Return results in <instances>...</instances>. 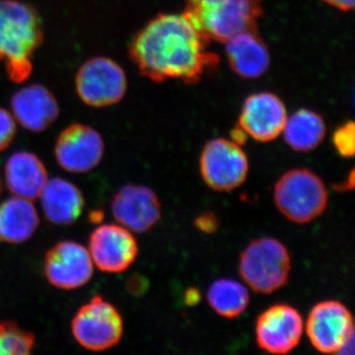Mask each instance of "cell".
Here are the masks:
<instances>
[{
  "mask_svg": "<svg viewBox=\"0 0 355 355\" xmlns=\"http://www.w3.org/2000/svg\"><path fill=\"white\" fill-rule=\"evenodd\" d=\"M112 214L116 222L135 233H146L159 223L162 205L155 191L141 184H128L114 196Z\"/></svg>",
  "mask_w": 355,
  "mask_h": 355,
  "instance_id": "obj_14",
  "label": "cell"
},
{
  "mask_svg": "<svg viewBox=\"0 0 355 355\" xmlns=\"http://www.w3.org/2000/svg\"><path fill=\"white\" fill-rule=\"evenodd\" d=\"M16 121L13 114L0 107V153L6 150L15 139Z\"/></svg>",
  "mask_w": 355,
  "mask_h": 355,
  "instance_id": "obj_25",
  "label": "cell"
},
{
  "mask_svg": "<svg viewBox=\"0 0 355 355\" xmlns=\"http://www.w3.org/2000/svg\"><path fill=\"white\" fill-rule=\"evenodd\" d=\"M44 270L51 286L73 291L90 282L94 266L88 249L77 242L62 241L46 252Z\"/></svg>",
  "mask_w": 355,
  "mask_h": 355,
  "instance_id": "obj_13",
  "label": "cell"
},
{
  "mask_svg": "<svg viewBox=\"0 0 355 355\" xmlns=\"http://www.w3.org/2000/svg\"><path fill=\"white\" fill-rule=\"evenodd\" d=\"M184 13H160L133 37L128 55L139 73L156 83H198L218 67V55Z\"/></svg>",
  "mask_w": 355,
  "mask_h": 355,
  "instance_id": "obj_1",
  "label": "cell"
},
{
  "mask_svg": "<svg viewBox=\"0 0 355 355\" xmlns=\"http://www.w3.org/2000/svg\"><path fill=\"white\" fill-rule=\"evenodd\" d=\"M38 211L31 200L15 197L0 205V241L21 244L29 240L39 227Z\"/></svg>",
  "mask_w": 355,
  "mask_h": 355,
  "instance_id": "obj_20",
  "label": "cell"
},
{
  "mask_svg": "<svg viewBox=\"0 0 355 355\" xmlns=\"http://www.w3.org/2000/svg\"><path fill=\"white\" fill-rule=\"evenodd\" d=\"M230 135V139L232 140L233 142H235V144H237L238 146L242 147L244 144H246L248 137H249L247 133L245 132V130L238 125L231 130Z\"/></svg>",
  "mask_w": 355,
  "mask_h": 355,
  "instance_id": "obj_29",
  "label": "cell"
},
{
  "mask_svg": "<svg viewBox=\"0 0 355 355\" xmlns=\"http://www.w3.org/2000/svg\"><path fill=\"white\" fill-rule=\"evenodd\" d=\"M88 251L100 270L120 273L137 260L139 244L132 231L120 224H104L91 233Z\"/></svg>",
  "mask_w": 355,
  "mask_h": 355,
  "instance_id": "obj_12",
  "label": "cell"
},
{
  "mask_svg": "<svg viewBox=\"0 0 355 355\" xmlns=\"http://www.w3.org/2000/svg\"><path fill=\"white\" fill-rule=\"evenodd\" d=\"M43 43L38 11L19 0H0V62L9 80L20 84L31 76L33 58Z\"/></svg>",
  "mask_w": 355,
  "mask_h": 355,
  "instance_id": "obj_2",
  "label": "cell"
},
{
  "mask_svg": "<svg viewBox=\"0 0 355 355\" xmlns=\"http://www.w3.org/2000/svg\"><path fill=\"white\" fill-rule=\"evenodd\" d=\"M198 164L205 184L221 193L241 187L249 174V159L242 146L224 137L209 140L205 144Z\"/></svg>",
  "mask_w": 355,
  "mask_h": 355,
  "instance_id": "obj_8",
  "label": "cell"
},
{
  "mask_svg": "<svg viewBox=\"0 0 355 355\" xmlns=\"http://www.w3.org/2000/svg\"><path fill=\"white\" fill-rule=\"evenodd\" d=\"M323 1L328 6L338 9V10L345 11V12L354 8L355 0H323Z\"/></svg>",
  "mask_w": 355,
  "mask_h": 355,
  "instance_id": "obj_28",
  "label": "cell"
},
{
  "mask_svg": "<svg viewBox=\"0 0 355 355\" xmlns=\"http://www.w3.org/2000/svg\"><path fill=\"white\" fill-rule=\"evenodd\" d=\"M238 272L244 284L256 293L272 294L288 282L291 253L275 238H257L240 254Z\"/></svg>",
  "mask_w": 355,
  "mask_h": 355,
  "instance_id": "obj_4",
  "label": "cell"
},
{
  "mask_svg": "<svg viewBox=\"0 0 355 355\" xmlns=\"http://www.w3.org/2000/svg\"><path fill=\"white\" fill-rule=\"evenodd\" d=\"M7 189L15 197L36 200L48 181V172L36 154L18 151L7 160L6 168Z\"/></svg>",
  "mask_w": 355,
  "mask_h": 355,
  "instance_id": "obj_19",
  "label": "cell"
},
{
  "mask_svg": "<svg viewBox=\"0 0 355 355\" xmlns=\"http://www.w3.org/2000/svg\"><path fill=\"white\" fill-rule=\"evenodd\" d=\"M224 44L229 65L241 78H260L270 69V50L257 28L239 33Z\"/></svg>",
  "mask_w": 355,
  "mask_h": 355,
  "instance_id": "obj_17",
  "label": "cell"
},
{
  "mask_svg": "<svg viewBox=\"0 0 355 355\" xmlns=\"http://www.w3.org/2000/svg\"><path fill=\"white\" fill-rule=\"evenodd\" d=\"M184 14L205 39L224 44L256 29L263 4L261 0H186Z\"/></svg>",
  "mask_w": 355,
  "mask_h": 355,
  "instance_id": "obj_3",
  "label": "cell"
},
{
  "mask_svg": "<svg viewBox=\"0 0 355 355\" xmlns=\"http://www.w3.org/2000/svg\"><path fill=\"white\" fill-rule=\"evenodd\" d=\"M187 304L188 305H196L200 302V293L198 289L190 288L186 292V297H184Z\"/></svg>",
  "mask_w": 355,
  "mask_h": 355,
  "instance_id": "obj_30",
  "label": "cell"
},
{
  "mask_svg": "<svg viewBox=\"0 0 355 355\" xmlns=\"http://www.w3.org/2000/svg\"><path fill=\"white\" fill-rule=\"evenodd\" d=\"M336 150L343 158L354 157L355 150V127L354 121L340 125L333 135Z\"/></svg>",
  "mask_w": 355,
  "mask_h": 355,
  "instance_id": "obj_24",
  "label": "cell"
},
{
  "mask_svg": "<svg viewBox=\"0 0 355 355\" xmlns=\"http://www.w3.org/2000/svg\"><path fill=\"white\" fill-rule=\"evenodd\" d=\"M195 225L202 232L212 234L218 230L219 220L216 214L212 212H205L196 218Z\"/></svg>",
  "mask_w": 355,
  "mask_h": 355,
  "instance_id": "obj_26",
  "label": "cell"
},
{
  "mask_svg": "<svg viewBox=\"0 0 355 355\" xmlns=\"http://www.w3.org/2000/svg\"><path fill=\"white\" fill-rule=\"evenodd\" d=\"M44 216L57 225H70L83 214L85 200L76 184L62 178L48 180L40 193Z\"/></svg>",
  "mask_w": 355,
  "mask_h": 355,
  "instance_id": "obj_18",
  "label": "cell"
},
{
  "mask_svg": "<svg viewBox=\"0 0 355 355\" xmlns=\"http://www.w3.org/2000/svg\"><path fill=\"white\" fill-rule=\"evenodd\" d=\"M35 336L15 322H0V355H27L32 352Z\"/></svg>",
  "mask_w": 355,
  "mask_h": 355,
  "instance_id": "obj_23",
  "label": "cell"
},
{
  "mask_svg": "<svg viewBox=\"0 0 355 355\" xmlns=\"http://www.w3.org/2000/svg\"><path fill=\"white\" fill-rule=\"evenodd\" d=\"M287 110L286 104L272 92L248 96L243 104L238 125L248 137L259 142H270L284 132Z\"/></svg>",
  "mask_w": 355,
  "mask_h": 355,
  "instance_id": "obj_15",
  "label": "cell"
},
{
  "mask_svg": "<svg viewBox=\"0 0 355 355\" xmlns=\"http://www.w3.org/2000/svg\"><path fill=\"white\" fill-rule=\"evenodd\" d=\"M104 219V212L102 210H93L89 214V221L91 223H100Z\"/></svg>",
  "mask_w": 355,
  "mask_h": 355,
  "instance_id": "obj_32",
  "label": "cell"
},
{
  "mask_svg": "<svg viewBox=\"0 0 355 355\" xmlns=\"http://www.w3.org/2000/svg\"><path fill=\"white\" fill-rule=\"evenodd\" d=\"M10 105L15 121L33 132H44L60 116V106L55 95L41 84L19 89L11 97Z\"/></svg>",
  "mask_w": 355,
  "mask_h": 355,
  "instance_id": "obj_16",
  "label": "cell"
},
{
  "mask_svg": "<svg viewBox=\"0 0 355 355\" xmlns=\"http://www.w3.org/2000/svg\"><path fill=\"white\" fill-rule=\"evenodd\" d=\"M0 193H1V181H0Z\"/></svg>",
  "mask_w": 355,
  "mask_h": 355,
  "instance_id": "obj_33",
  "label": "cell"
},
{
  "mask_svg": "<svg viewBox=\"0 0 355 355\" xmlns=\"http://www.w3.org/2000/svg\"><path fill=\"white\" fill-rule=\"evenodd\" d=\"M304 328V319L293 306H270L257 319V345L268 354H289L300 343Z\"/></svg>",
  "mask_w": 355,
  "mask_h": 355,
  "instance_id": "obj_10",
  "label": "cell"
},
{
  "mask_svg": "<svg viewBox=\"0 0 355 355\" xmlns=\"http://www.w3.org/2000/svg\"><path fill=\"white\" fill-rule=\"evenodd\" d=\"M105 142L99 132L84 123H72L58 135L55 155L60 168L74 174H83L101 162Z\"/></svg>",
  "mask_w": 355,
  "mask_h": 355,
  "instance_id": "obj_11",
  "label": "cell"
},
{
  "mask_svg": "<svg viewBox=\"0 0 355 355\" xmlns=\"http://www.w3.org/2000/svg\"><path fill=\"white\" fill-rule=\"evenodd\" d=\"M354 187V170L349 173V177L343 184H338L335 187L336 191H347L352 190Z\"/></svg>",
  "mask_w": 355,
  "mask_h": 355,
  "instance_id": "obj_31",
  "label": "cell"
},
{
  "mask_svg": "<svg viewBox=\"0 0 355 355\" xmlns=\"http://www.w3.org/2000/svg\"><path fill=\"white\" fill-rule=\"evenodd\" d=\"M123 320L118 309L102 296L96 295L81 306L71 321L77 343L92 352L116 347L123 336Z\"/></svg>",
  "mask_w": 355,
  "mask_h": 355,
  "instance_id": "obj_7",
  "label": "cell"
},
{
  "mask_svg": "<svg viewBox=\"0 0 355 355\" xmlns=\"http://www.w3.org/2000/svg\"><path fill=\"white\" fill-rule=\"evenodd\" d=\"M304 330L311 345L322 354L354 352V317L340 301L324 300L313 306Z\"/></svg>",
  "mask_w": 355,
  "mask_h": 355,
  "instance_id": "obj_6",
  "label": "cell"
},
{
  "mask_svg": "<svg viewBox=\"0 0 355 355\" xmlns=\"http://www.w3.org/2000/svg\"><path fill=\"white\" fill-rule=\"evenodd\" d=\"M207 303L217 315L225 319L241 316L249 307V287L233 279H216L207 292Z\"/></svg>",
  "mask_w": 355,
  "mask_h": 355,
  "instance_id": "obj_22",
  "label": "cell"
},
{
  "mask_svg": "<svg viewBox=\"0 0 355 355\" xmlns=\"http://www.w3.org/2000/svg\"><path fill=\"white\" fill-rule=\"evenodd\" d=\"M148 284L141 275H132L127 282V288L133 295H139L146 291Z\"/></svg>",
  "mask_w": 355,
  "mask_h": 355,
  "instance_id": "obj_27",
  "label": "cell"
},
{
  "mask_svg": "<svg viewBox=\"0 0 355 355\" xmlns=\"http://www.w3.org/2000/svg\"><path fill=\"white\" fill-rule=\"evenodd\" d=\"M77 95L92 108H106L118 104L128 90L125 70L118 62L106 57L89 58L76 76Z\"/></svg>",
  "mask_w": 355,
  "mask_h": 355,
  "instance_id": "obj_9",
  "label": "cell"
},
{
  "mask_svg": "<svg viewBox=\"0 0 355 355\" xmlns=\"http://www.w3.org/2000/svg\"><path fill=\"white\" fill-rule=\"evenodd\" d=\"M273 200L287 220L307 224L324 214L328 207L329 193L319 175L307 168H295L277 180Z\"/></svg>",
  "mask_w": 355,
  "mask_h": 355,
  "instance_id": "obj_5",
  "label": "cell"
},
{
  "mask_svg": "<svg viewBox=\"0 0 355 355\" xmlns=\"http://www.w3.org/2000/svg\"><path fill=\"white\" fill-rule=\"evenodd\" d=\"M327 125L323 116L309 109H300L287 116L284 125V140L297 153H310L323 142Z\"/></svg>",
  "mask_w": 355,
  "mask_h": 355,
  "instance_id": "obj_21",
  "label": "cell"
}]
</instances>
